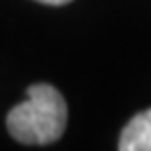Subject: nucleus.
Wrapping results in <instances>:
<instances>
[{
    "instance_id": "obj_1",
    "label": "nucleus",
    "mask_w": 151,
    "mask_h": 151,
    "mask_svg": "<svg viewBox=\"0 0 151 151\" xmlns=\"http://www.w3.org/2000/svg\"><path fill=\"white\" fill-rule=\"evenodd\" d=\"M67 126V103L50 84H32L27 99L6 116L9 134L23 145L57 143Z\"/></svg>"
},
{
    "instance_id": "obj_2",
    "label": "nucleus",
    "mask_w": 151,
    "mask_h": 151,
    "mask_svg": "<svg viewBox=\"0 0 151 151\" xmlns=\"http://www.w3.org/2000/svg\"><path fill=\"white\" fill-rule=\"evenodd\" d=\"M120 151H151V109L132 118L120 134Z\"/></svg>"
},
{
    "instance_id": "obj_3",
    "label": "nucleus",
    "mask_w": 151,
    "mask_h": 151,
    "mask_svg": "<svg viewBox=\"0 0 151 151\" xmlns=\"http://www.w3.org/2000/svg\"><path fill=\"white\" fill-rule=\"evenodd\" d=\"M36 2H42V4H48V6H63V4H69L71 0H36Z\"/></svg>"
}]
</instances>
